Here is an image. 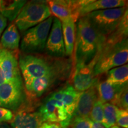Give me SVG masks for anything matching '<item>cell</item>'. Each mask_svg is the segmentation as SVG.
<instances>
[{
  "label": "cell",
  "mask_w": 128,
  "mask_h": 128,
  "mask_svg": "<svg viewBox=\"0 0 128 128\" xmlns=\"http://www.w3.org/2000/svg\"><path fill=\"white\" fill-rule=\"evenodd\" d=\"M76 31V65L87 64L102 51L106 38L96 31L86 16L78 19Z\"/></svg>",
  "instance_id": "obj_1"
},
{
  "label": "cell",
  "mask_w": 128,
  "mask_h": 128,
  "mask_svg": "<svg viewBox=\"0 0 128 128\" xmlns=\"http://www.w3.org/2000/svg\"><path fill=\"white\" fill-rule=\"evenodd\" d=\"M128 60V38L114 44H104L94 65V76L97 77L112 69L125 65Z\"/></svg>",
  "instance_id": "obj_2"
},
{
  "label": "cell",
  "mask_w": 128,
  "mask_h": 128,
  "mask_svg": "<svg viewBox=\"0 0 128 128\" xmlns=\"http://www.w3.org/2000/svg\"><path fill=\"white\" fill-rule=\"evenodd\" d=\"M60 62L54 64L44 58L33 55H24L19 58L18 65L24 82L47 76L55 73H62Z\"/></svg>",
  "instance_id": "obj_3"
},
{
  "label": "cell",
  "mask_w": 128,
  "mask_h": 128,
  "mask_svg": "<svg viewBox=\"0 0 128 128\" xmlns=\"http://www.w3.org/2000/svg\"><path fill=\"white\" fill-rule=\"evenodd\" d=\"M127 7L96 11L86 17L96 31L106 38L114 32L119 26Z\"/></svg>",
  "instance_id": "obj_4"
},
{
  "label": "cell",
  "mask_w": 128,
  "mask_h": 128,
  "mask_svg": "<svg viewBox=\"0 0 128 128\" xmlns=\"http://www.w3.org/2000/svg\"><path fill=\"white\" fill-rule=\"evenodd\" d=\"M52 16L46 1H31L23 6L15 23L21 32H26Z\"/></svg>",
  "instance_id": "obj_5"
},
{
  "label": "cell",
  "mask_w": 128,
  "mask_h": 128,
  "mask_svg": "<svg viewBox=\"0 0 128 128\" xmlns=\"http://www.w3.org/2000/svg\"><path fill=\"white\" fill-rule=\"evenodd\" d=\"M54 17L50 16L39 24L26 30L21 42V50L26 54L42 52L50 32Z\"/></svg>",
  "instance_id": "obj_6"
},
{
  "label": "cell",
  "mask_w": 128,
  "mask_h": 128,
  "mask_svg": "<svg viewBox=\"0 0 128 128\" xmlns=\"http://www.w3.org/2000/svg\"><path fill=\"white\" fill-rule=\"evenodd\" d=\"M26 100V93L22 79L6 81L0 85V107L16 112Z\"/></svg>",
  "instance_id": "obj_7"
},
{
  "label": "cell",
  "mask_w": 128,
  "mask_h": 128,
  "mask_svg": "<svg viewBox=\"0 0 128 128\" xmlns=\"http://www.w3.org/2000/svg\"><path fill=\"white\" fill-rule=\"evenodd\" d=\"M39 111L44 122L58 123L64 128H67L70 125L71 119L62 102L55 100L50 95L46 98Z\"/></svg>",
  "instance_id": "obj_8"
},
{
  "label": "cell",
  "mask_w": 128,
  "mask_h": 128,
  "mask_svg": "<svg viewBox=\"0 0 128 128\" xmlns=\"http://www.w3.org/2000/svg\"><path fill=\"white\" fill-rule=\"evenodd\" d=\"M46 2L52 15L60 22L71 18L76 23L79 19L82 0H51Z\"/></svg>",
  "instance_id": "obj_9"
},
{
  "label": "cell",
  "mask_w": 128,
  "mask_h": 128,
  "mask_svg": "<svg viewBox=\"0 0 128 128\" xmlns=\"http://www.w3.org/2000/svg\"><path fill=\"white\" fill-rule=\"evenodd\" d=\"M44 123L39 111L26 103L16 111L11 121L12 128H39Z\"/></svg>",
  "instance_id": "obj_10"
},
{
  "label": "cell",
  "mask_w": 128,
  "mask_h": 128,
  "mask_svg": "<svg viewBox=\"0 0 128 128\" xmlns=\"http://www.w3.org/2000/svg\"><path fill=\"white\" fill-rule=\"evenodd\" d=\"M100 52L90 63L76 65L73 83L74 88L77 92H84L98 83L97 78L94 76L93 70Z\"/></svg>",
  "instance_id": "obj_11"
},
{
  "label": "cell",
  "mask_w": 128,
  "mask_h": 128,
  "mask_svg": "<svg viewBox=\"0 0 128 128\" xmlns=\"http://www.w3.org/2000/svg\"><path fill=\"white\" fill-rule=\"evenodd\" d=\"M44 49L50 56L62 58L65 55L61 22L54 17Z\"/></svg>",
  "instance_id": "obj_12"
},
{
  "label": "cell",
  "mask_w": 128,
  "mask_h": 128,
  "mask_svg": "<svg viewBox=\"0 0 128 128\" xmlns=\"http://www.w3.org/2000/svg\"><path fill=\"white\" fill-rule=\"evenodd\" d=\"M0 64L6 81L22 79L15 51L7 50L0 45Z\"/></svg>",
  "instance_id": "obj_13"
},
{
  "label": "cell",
  "mask_w": 128,
  "mask_h": 128,
  "mask_svg": "<svg viewBox=\"0 0 128 128\" xmlns=\"http://www.w3.org/2000/svg\"><path fill=\"white\" fill-rule=\"evenodd\" d=\"M97 84L94 85L87 90L81 92L71 118H89L91 111L94 103L98 99Z\"/></svg>",
  "instance_id": "obj_14"
},
{
  "label": "cell",
  "mask_w": 128,
  "mask_h": 128,
  "mask_svg": "<svg viewBox=\"0 0 128 128\" xmlns=\"http://www.w3.org/2000/svg\"><path fill=\"white\" fill-rule=\"evenodd\" d=\"M62 73H55L24 82L25 91L29 98L41 97L60 78Z\"/></svg>",
  "instance_id": "obj_15"
},
{
  "label": "cell",
  "mask_w": 128,
  "mask_h": 128,
  "mask_svg": "<svg viewBox=\"0 0 128 128\" xmlns=\"http://www.w3.org/2000/svg\"><path fill=\"white\" fill-rule=\"evenodd\" d=\"M126 4L124 0H83L80 17L96 11L126 7Z\"/></svg>",
  "instance_id": "obj_16"
},
{
  "label": "cell",
  "mask_w": 128,
  "mask_h": 128,
  "mask_svg": "<svg viewBox=\"0 0 128 128\" xmlns=\"http://www.w3.org/2000/svg\"><path fill=\"white\" fill-rule=\"evenodd\" d=\"M126 88H128V83L115 84L106 81L98 83V99L103 104L109 103L113 104L120 94Z\"/></svg>",
  "instance_id": "obj_17"
},
{
  "label": "cell",
  "mask_w": 128,
  "mask_h": 128,
  "mask_svg": "<svg viewBox=\"0 0 128 128\" xmlns=\"http://www.w3.org/2000/svg\"><path fill=\"white\" fill-rule=\"evenodd\" d=\"M20 36L14 22L10 24L4 32L0 40L1 46L7 50L16 51L20 45Z\"/></svg>",
  "instance_id": "obj_18"
},
{
  "label": "cell",
  "mask_w": 128,
  "mask_h": 128,
  "mask_svg": "<svg viewBox=\"0 0 128 128\" xmlns=\"http://www.w3.org/2000/svg\"><path fill=\"white\" fill-rule=\"evenodd\" d=\"M62 34L65 49V55H72L76 40V22L71 18L61 22Z\"/></svg>",
  "instance_id": "obj_19"
},
{
  "label": "cell",
  "mask_w": 128,
  "mask_h": 128,
  "mask_svg": "<svg viewBox=\"0 0 128 128\" xmlns=\"http://www.w3.org/2000/svg\"><path fill=\"white\" fill-rule=\"evenodd\" d=\"M24 0H0V14L10 22H13L26 3Z\"/></svg>",
  "instance_id": "obj_20"
},
{
  "label": "cell",
  "mask_w": 128,
  "mask_h": 128,
  "mask_svg": "<svg viewBox=\"0 0 128 128\" xmlns=\"http://www.w3.org/2000/svg\"><path fill=\"white\" fill-rule=\"evenodd\" d=\"M80 93V92H77L73 86L70 85L63 88V97L62 102L68 116L71 119L76 108Z\"/></svg>",
  "instance_id": "obj_21"
},
{
  "label": "cell",
  "mask_w": 128,
  "mask_h": 128,
  "mask_svg": "<svg viewBox=\"0 0 128 128\" xmlns=\"http://www.w3.org/2000/svg\"><path fill=\"white\" fill-rule=\"evenodd\" d=\"M128 10L124 13L119 26L112 34L106 38L105 44H112L128 38Z\"/></svg>",
  "instance_id": "obj_22"
},
{
  "label": "cell",
  "mask_w": 128,
  "mask_h": 128,
  "mask_svg": "<svg viewBox=\"0 0 128 128\" xmlns=\"http://www.w3.org/2000/svg\"><path fill=\"white\" fill-rule=\"evenodd\" d=\"M107 82L115 84H125L128 81V65L116 67L108 72Z\"/></svg>",
  "instance_id": "obj_23"
},
{
  "label": "cell",
  "mask_w": 128,
  "mask_h": 128,
  "mask_svg": "<svg viewBox=\"0 0 128 128\" xmlns=\"http://www.w3.org/2000/svg\"><path fill=\"white\" fill-rule=\"evenodd\" d=\"M118 108L111 103L103 104V120L102 124L105 128H110L116 124Z\"/></svg>",
  "instance_id": "obj_24"
},
{
  "label": "cell",
  "mask_w": 128,
  "mask_h": 128,
  "mask_svg": "<svg viewBox=\"0 0 128 128\" xmlns=\"http://www.w3.org/2000/svg\"><path fill=\"white\" fill-rule=\"evenodd\" d=\"M89 118L92 122L102 124L103 120V103L99 99L94 103Z\"/></svg>",
  "instance_id": "obj_25"
},
{
  "label": "cell",
  "mask_w": 128,
  "mask_h": 128,
  "mask_svg": "<svg viewBox=\"0 0 128 128\" xmlns=\"http://www.w3.org/2000/svg\"><path fill=\"white\" fill-rule=\"evenodd\" d=\"M92 124L93 122L90 118L80 117L71 118L70 123L71 128H92Z\"/></svg>",
  "instance_id": "obj_26"
},
{
  "label": "cell",
  "mask_w": 128,
  "mask_h": 128,
  "mask_svg": "<svg viewBox=\"0 0 128 128\" xmlns=\"http://www.w3.org/2000/svg\"><path fill=\"white\" fill-rule=\"evenodd\" d=\"M128 88H126L120 94L118 97L115 100L113 104L119 109L128 110Z\"/></svg>",
  "instance_id": "obj_27"
},
{
  "label": "cell",
  "mask_w": 128,
  "mask_h": 128,
  "mask_svg": "<svg viewBox=\"0 0 128 128\" xmlns=\"http://www.w3.org/2000/svg\"><path fill=\"white\" fill-rule=\"evenodd\" d=\"M116 124L120 128H128V112L124 109H118Z\"/></svg>",
  "instance_id": "obj_28"
},
{
  "label": "cell",
  "mask_w": 128,
  "mask_h": 128,
  "mask_svg": "<svg viewBox=\"0 0 128 128\" xmlns=\"http://www.w3.org/2000/svg\"><path fill=\"white\" fill-rule=\"evenodd\" d=\"M13 116L14 114L12 111L0 107V124L7 122H11Z\"/></svg>",
  "instance_id": "obj_29"
},
{
  "label": "cell",
  "mask_w": 128,
  "mask_h": 128,
  "mask_svg": "<svg viewBox=\"0 0 128 128\" xmlns=\"http://www.w3.org/2000/svg\"><path fill=\"white\" fill-rule=\"evenodd\" d=\"M39 128H64L58 123L44 122Z\"/></svg>",
  "instance_id": "obj_30"
},
{
  "label": "cell",
  "mask_w": 128,
  "mask_h": 128,
  "mask_svg": "<svg viewBox=\"0 0 128 128\" xmlns=\"http://www.w3.org/2000/svg\"><path fill=\"white\" fill-rule=\"evenodd\" d=\"M7 20L0 14V35L2 34L6 26H7Z\"/></svg>",
  "instance_id": "obj_31"
},
{
  "label": "cell",
  "mask_w": 128,
  "mask_h": 128,
  "mask_svg": "<svg viewBox=\"0 0 128 128\" xmlns=\"http://www.w3.org/2000/svg\"><path fill=\"white\" fill-rule=\"evenodd\" d=\"M6 79L4 78V74H3L2 68H1V64H0V85H1L3 83L6 82Z\"/></svg>",
  "instance_id": "obj_32"
},
{
  "label": "cell",
  "mask_w": 128,
  "mask_h": 128,
  "mask_svg": "<svg viewBox=\"0 0 128 128\" xmlns=\"http://www.w3.org/2000/svg\"><path fill=\"white\" fill-rule=\"evenodd\" d=\"M92 128H105L104 127L103 124H99V123H94L92 124Z\"/></svg>",
  "instance_id": "obj_33"
},
{
  "label": "cell",
  "mask_w": 128,
  "mask_h": 128,
  "mask_svg": "<svg viewBox=\"0 0 128 128\" xmlns=\"http://www.w3.org/2000/svg\"><path fill=\"white\" fill-rule=\"evenodd\" d=\"M0 128H12L6 122H4V123H1V124H0Z\"/></svg>",
  "instance_id": "obj_34"
},
{
  "label": "cell",
  "mask_w": 128,
  "mask_h": 128,
  "mask_svg": "<svg viewBox=\"0 0 128 128\" xmlns=\"http://www.w3.org/2000/svg\"><path fill=\"white\" fill-rule=\"evenodd\" d=\"M110 128H120V127H119V126H118L114 125V126H112V127H111Z\"/></svg>",
  "instance_id": "obj_35"
}]
</instances>
